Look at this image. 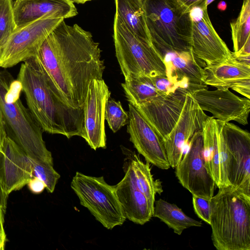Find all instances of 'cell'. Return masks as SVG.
<instances>
[{"label": "cell", "instance_id": "ffe728a7", "mask_svg": "<svg viewBox=\"0 0 250 250\" xmlns=\"http://www.w3.org/2000/svg\"><path fill=\"white\" fill-rule=\"evenodd\" d=\"M77 14V8L69 0H16L14 3L17 27L42 18L64 20Z\"/></svg>", "mask_w": 250, "mask_h": 250}, {"label": "cell", "instance_id": "3957f363", "mask_svg": "<svg viewBox=\"0 0 250 250\" xmlns=\"http://www.w3.org/2000/svg\"><path fill=\"white\" fill-rule=\"evenodd\" d=\"M211 240L218 250H250V195L231 185L210 200Z\"/></svg>", "mask_w": 250, "mask_h": 250}, {"label": "cell", "instance_id": "8992f818", "mask_svg": "<svg viewBox=\"0 0 250 250\" xmlns=\"http://www.w3.org/2000/svg\"><path fill=\"white\" fill-rule=\"evenodd\" d=\"M220 152V187L231 185L250 195V134L215 119Z\"/></svg>", "mask_w": 250, "mask_h": 250}, {"label": "cell", "instance_id": "7bdbcfd3", "mask_svg": "<svg viewBox=\"0 0 250 250\" xmlns=\"http://www.w3.org/2000/svg\"><path fill=\"white\" fill-rule=\"evenodd\" d=\"M214 0H205L204 5L208 7V6Z\"/></svg>", "mask_w": 250, "mask_h": 250}, {"label": "cell", "instance_id": "1f68e13d", "mask_svg": "<svg viewBox=\"0 0 250 250\" xmlns=\"http://www.w3.org/2000/svg\"><path fill=\"white\" fill-rule=\"evenodd\" d=\"M151 78L156 88L161 94L167 95L178 89L167 76H156Z\"/></svg>", "mask_w": 250, "mask_h": 250}, {"label": "cell", "instance_id": "6da1fadb", "mask_svg": "<svg viewBox=\"0 0 250 250\" xmlns=\"http://www.w3.org/2000/svg\"><path fill=\"white\" fill-rule=\"evenodd\" d=\"M35 57L64 101L83 108L90 83L103 79L104 70L99 44L78 25L61 21L46 38Z\"/></svg>", "mask_w": 250, "mask_h": 250}, {"label": "cell", "instance_id": "277c9868", "mask_svg": "<svg viewBox=\"0 0 250 250\" xmlns=\"http://www.w3.org/2000/svg\"><path fill=\"white\" fill-rule=\"evenodd\" d=\"M21 85L6 70L0 71V112L7 136L30 158L53 165L42 130L20 99Z\"/></svg>", "mask_w": 250, "mask_h": 250}, {"label": "cell", "instance_id": "f1b7e54d", "mask_svg": "<svg viewBox=\"0 0 250 250\" xmlns=\"http://www.w3.org/2000/svg\"><path fill=\"white\" fill-rule=\"evenodd\" d=\"M104 118L109 128L114 133L127 124L129 120L128 113L124 109L121 102L114 99H108L107 101Z\"/></svg>", "mask_w": 250, "mask_h": 250}, {"label": "cell", "instance_id": "d6986e66", "mask_svg": "<svg viewBox=\"0 0 250 250\" xmlns=\"http://www.w3.org/2000/svg\"><path fill=\"white\" fill-rule=\"evenodd\" d=\"M114 187L126 219L139 225L150 220L154 207L138 188L130 162L124 178Z\"/></svg>", "mask_w": 250, "mask_h": 250}, {"label": "cell", "instance_id": "e575fe53", "mask_svg": "<svg viewBox=\"0 0 250 250\" xmlns=\"http://www.w3.org/2000/svg\"><path fill=\"white\" fill-rule=\"evenodd\" d=\"M6 210L0 206V250H4L7 241L4 228V215Z\"/></svg>", "mask_w": 250, "mask_h": 250}, {"label": "cell", "instance_id": "d4e9b609", "mask_svg": "<svg viewBox=\"0 0 250 250\" xmlns=\"http://www.w3.org/2000/svg\"><path fill=\"white\" fill-rule=\"evenodd\" d=\"M125 97L134 106L149 102L163 94L156 88L151 78L146 75H133L122 83Z\"/></svg>", "mask_w": 250, "mask_h": 250}, {"label": "cell", "instance_id": "ab89813d", "mask_svg": "<svg viewBox=\"0 0 250 250\" xmlns=\"http://www.w3.org/2000/svg\"><path fill=\"white\" fill-rule=\"evenodd\" d=\"M233 56L238 62L248 65H250V55H235L233 54Z\"/></svg>", "mask_w": 250, "mask_h": 250}, {"label": "cell", "instance_id": "7402d4cb", "mask_svg": "<svg viewBox=\"0 0 250 250\" xmlns=\"http://www.w3.org/2000/svg\"><path fill=\"white\" fill-rule=\"evenodd\" d=\"M115 14L127 28L137 36L151 42L146 22L143 0H115Z\"/></svg>", "mask_w": 250, "mask_h": 250}, {"label": "cell", "instance_id": "f35d334b", "mask_svg": "<svg viewBox=\"0 0 250 250\" xmlns=\"http://www.w3.org/2000/svg\"><path fill=\"white\" fill-rule=\"evenodd\" d=\"M233 54L235 55H250V38H249L242 48L237 53Z\"/></svg>", "mask_w": 250, "mask_h": 250}, {"label": "cell", "instance_id": "30bf717a", "mask_svg": "<svg viewBox=\"0 0 250 250\" xmlns=\"http://www.w3.org/2000/svg\"><path fill=\"white\" fill-rule=\"evenodd\" d=\"M187 148L175 167L176 176L192 195L210 200L216 184L205 167L202 129L193 134Z\"/></svg>", "mask_w": 250, "mask_h": 250}, {"label": "cell", "instance_id": "9a60e30c", "mask_svg": "<svg viewBox=\"0 0 250 250\" xmlns=\"http://www.w3.org/2000/svg\"><path fill=\"white\" fill-rule=\"evenodd\" d=\"M110 91L102 79L91 82L84 105L83 139L94 150L106 148L105 109Z\"/></svg>", "mask_w": 250, "mask_h": 250}, {"label": "cell", "instance_id": "5bb4252c", "mask_svg": "<svg viewBox=\"0 0 250 250\" xmlns=\"http://www.w3.org/2000/svg\"><path fill=\"white\" fill-rule=\"evenodd\" d=\"M188 93L178 88L135 107L164 141L180 117Z\"/></svg>", "mask_w": 250, "mask_h": 250}, {"label": "cell", "instance_id": "7a4b0ae2", "mask_svg": "<svg viewBox=\"0 0 250 250\" xmlns=\"http://www.w3.org/2000/svg\"><path fill=\"white\" fill-rule=\"evenodd\" d=\"M22 63L17 80L34 119L42 131L67 138H83L84 111L75 108L63 99L44 68L35 57Z\"/></svg>", "mask_w": 250, "mask_h": 250}, {"label": "cell", "instance_id": "b9f144b4", "mask_svg": "<svg viewBox=\"0 0 250 250\" xmlns=\"http://www.w3.org/2000/svg\"><path fill=\"white\" fill-rule=\"evenodd\" d=\"M70 1H72L73 3H84L86 1H90L92 0H69Z\"/></svg>", "mask_w": 250, "mask_h": 250}, {"label": "cell", "instance_id": "836d02e7", "mask_svg": "<svg viewBox=\"0 0 250 250\" xmlns=\"http://www.w3.org/2000/svg\"><path fill=\"white\" fill-rule=\"evenodd\" d=\"M27 185L30 191L36 194L42 192L45 188L44 182L36 177H33Z\"/></svg>", "mask_w": 250, "mask_h": 250}, {"label": "cell", "instance_id": "7c38bea8", "mask_svg": "<svg viewBox=\"0 0 250 250\" xmlns=\"http://www.w3.org/2000/svg\"><path fill=\"white\" fill-rule=\"evenodd\" d=\"M199 15L192 17L191 49L195 57L206 66L224 62L232 56L227 44L214 28L204 3L199 7Z\"/></svg>", "mask_w": 250, "mask_h": 250}, {"label": "cell", "instance_id": "e0dca14e", "mask_svg": "<svg viewBox=\"0 0 250 250\" xmlns=\"http://www.w3.org/2000/svg\"><path fill=\"white\" fill-rule=\"evenodd\" d=\"M33 172L30 158L7 136L0 149V180L7 194L27 185Z\"/></svg>", "mask_w": 250, "mask_h": 250}, {"label": "cell", "instance_id": "4316f807", "mask_svg": "<svg viewBox=\"0 0 250 250\" xmlns=\"http://www.w3.org/2000/svg\"><path fill=\"white\" fill-rule=\"evenodd\" d=\"M233 53L239 52L250 38V0H243L238 17L230 23Z\"/></svg>", "mask_w": 250, "mask_h": 250}, {"label": "cell", "instance_id": "d590c367", "mask_svg": "<svg viewBox=\"0 0 250 250\" xmlns=\"http://www.w3.org/2000/svg\"><path fill=\"white\" fill-rule=\"evenodd\" d=\"M188 10L191 11L195 8H198L205 3V0H178Z\"/></svg>", "mask_w": 250, "mask_h": 250}, {"label": "cell", "instance_id": "8fae6325", "mask_svg": "<svg viewBox=\"0 0 250 250\" xmlns=\"http://www.w3.org/2000/svg\"><path fill=\"white\" fill-rule=\"evenodd\" d=\"M208 117L189 93L187 94L180 117L169 134L164 140L170 167L175 168L181 161L193 134L201 130Z\"/></svg>", "mask_w": 250, "mask_h": 250}, {"label": "cell", "instance_id": "4dcf8cb0", "mask_svg": "<svg viewBox=\"0 0 250 250\" xmlns=\"http://www.w3.org/2000/svg\"><path fill=\"white\" fill-rule=\"evenodd\" d=\"M192 204L195 213L198 217L210 224V200L192 195Z\"/></svg>", "mask_w": 250, "mask_h": 250}, {"label": "cell", "instance_id": "603a6c76", "mask_svg": "<svg viewBox=\"0 0 250 250\" xmlns=\"http://www.w3.org/2000/svg\"><path fill=\"white\" fill-rule=\"evenodd\" d=\"M202 133L205 167L219 188L220 178V152L218 140L213 117L208 116L204 121Z\"/></svg>", "mask_w": 250, "mask_h": 250}, {"label": "cell", "instance_id": "ba28073f", "mask_svg": "<svg viewBox=\"0 0 250 250\" xmlns=\"http://www.w3.org/2000/svg\"><path fill=\"white\" fill-rule=\"evenodd\" d=\"M71 187L80 204L108 229L124 224L126 218L117 198L114 186L108 184L103 176L94 177L77 172Z\"/></svg>", "mask_w": 250, "mask_h": 250}, {"label": "cell", "instance_id": "2e32d148", "mask_svg": "<svg viewBox=\"0 0 250 250\" xmlns=\"http://www.w3.org/2000/svg\"><path fill=\"white\" fill-rule=\"evenodd\" d=\"M128 107L127 131L134 147L147 162L162 169H169L163 140L133 105L129 103Z\"/></svg>", "mask_w": 250, "mask_h": 250}, {"label": "cell", "instance_id": "44dd1931", "mask_svg": "<svg viewBox=\"0 0 250 250\" xmlns=\"http://www.w3.org/2000/svg\"><path fill=\"white\" fill-rule=\"evenodd\" d=\"M204 69L205 84L217 88L229 89L241 81L250 79V65L238 62L233 54L230 58Z\"/></svg>", "mask_w": 250, "mask_h": 250}, {"label": "cell", "instance_id": "f546056e", "mask_svg": "<svg viewBox=\"0 0 250 250\" xmlns=\"http://www.w3.org/2000/svg\"><path fill=\"white\" fill-rule=\"evenodd\" d=\"M30 160L33 166V177L42 180L47 191L53 193L60 178V175L53 168V165L31 158Z\"/></svg>", "mask_w": 250, "mask_h": 250}, {"label": "cell", "instance_id": "484cf974", "mask_svg": "<svg viewBox=\"0 0 250 250\" xmlns=\"http://www.w3.org/2000/svg\"><path fill=\"white\" fill-rule=\"evenodd\" d=\"M131 158L137 186L154 207L155 195L163 191L161 182L154 180L148 162L144 163L136 154H132Z\"/></svg>", "mask_w": 250, "mask_h": 250}, {"label": "cell", "instance_id": "52a82bcc", "mask_svg": "<svg viewBox=\"0 0 250 250\" xmlns=\"http://www.w3.org/2000/svg\"><path fill=\"white\" fill-rule=\"evenodd\" d=\"M113 37L125 80L133 75L167 76L164 60L152 43L130 31L116 14Z\"/></svg>", "mask_w": 250, "mask_h": 250}, {"label": "cell", "instance_id": "4fadbf2b", "mask_svg": "<svg viewBox=\"0 0 250 250\" xmlns=\"http://www.w3.org/2000/svg\"><path fill=\"white\" fill-rule=\"evenodd\" d=\"M190 94L201 109L210 112L213 118L225 122L233 121L244 125H248L250 112L249 99L240 97L228 88H217L212 91L204 88Z\"/></svg>", "mask_w": 250, "mask_h": 250}, {"label": "cell", "instance_id": "83f0119b", "mask_svg": "<svg viewBox=\"0 0 250 250\" xmlns=\"http://www.w3.org/2000/svg\"><path fill=\"white\" fill-rule=\"evenodd\" d=\"M16 27L13 0H0V48Z\"/></svg>", "mask_w": 250, "mask_h": 250}, {"label": "cell", "instance_id": "8d00e7d4", "mask_svg": "<svg viewBox=\"0 0 250 250\" xmlns=\"http://www.w3.org/2000/svg\"><path fill=\"white\" fill-rule=\"evenodd\" d=\"M7 136L5 125L0 112V149L2 148Z\"/></svg>", "mask_w": 250, "mask_h": 250}, {"label": "cell", "instance_id": "d6a6232c", "mask_svg": "<svg viewBox=\"0 0 250 250\" xmlns=\"http://www.w3.org/2000/svg\"><path fill=\"white\" fill-rule=\"evenodd\" d=\"M231 88L250 99V79L241 81L232 85Z\"/></svg>", "mask_w": 250, "mask_h": 250}, {"label": "cell", "instance_id": "ac0fdd59", "mask_svg": "<svg viewBox=\"0 0 250 250\" xmlns=\"http://www.w3.org/2000/svg\"><path fill=\"white\" fill-rule=\"evenodd\" d=\"M164 62L167 77L178 88L190 93L208 88L205 84L206 72L201 64L202 62L195 57L192 50L167 54Z\"/></svg>", "mask_w": 250, "mask_h": 250}, {"label": "cell", "instance_id": "5b68a950", "mask_svg": "<svg viewBox=\"0 0 250 250\" xmlns=\"http://www.w3.org/2000/svg\"><path fill=\"white\" fill-rule=\"evenodd\" d=\"M151 42L163 58L191 49L192 17L178 0H143Z\"/></svg>", "mask_w": 250, "mask_h": 250}, {"label": "cell", "instance_id": "60d3db41", "mask_svg": "<svg viewBox=\"0 0 250 250\" xmlns=\"http://www.w3.org/2000/svg\"><path fill=\"white\" fill-rule=\"evenodd\" d=\"M227 3L223 0L220 1L217 5L218 9L221 11H225L227 9Z\"/></svg>", "mask_w": 250, "mask_h": 250}, {"label": "cell", "instance_id": "74e56055", "mask_svg": "<svg viewBox=\"0 0 250 250\" xmlns=\"http://www.w3.org/2000/svg\"><path fill=\"white\" fill-rule=\"evenodd\" d=\"M8 195L5 191L0 180V206L6 209Z\"/></svg>", "mask_w": 250, "mask_h": 250}, {"label": "cell", "instance_id": "cb8c5ba5", "mask_svg": "<svg viewBox=\"0 0 250 250\" xmlns=\"http://www.w3.org/2000/svg\"><path fill=\"white\" fill-rule=\"evenodd\" d=\"M152 216L160 219L178 235L186 229L202 225L201 221L189 217L175 204L162 199L155 201Z\"/></svg>", "mask_w": 250, "mask_h": 250}, {"label": "cell", "instance_id": "9c48e42d", "mask_svg": "<svg viewBox=\"0 0 250 250\" xmlns=\"http://www.w3.org/2000/svg\"><path fill=\"white\" fill-rule=\"evenodd\" d=\"M63 20L42 18L16 27L0 48V67H11L35 56L46 38Z\"/></svg>", "mask_w": 250, "mask_h": 250}]
</instances>
